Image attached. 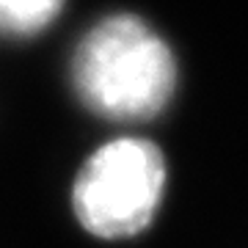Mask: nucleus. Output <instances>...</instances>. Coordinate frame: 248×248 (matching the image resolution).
I'll list each match as a JSON object with an SVG mask.
<instances>
[{
	"label": "nucleus",
	"instance_id": "nucleus-1",
	"mask_svg": "<svg viewBox=\"0 0 248 248\" xmlns=\"http://www.w3.org/2000/svg\"><path fill=\"white\" fill-rule=\"evenodd\" d=\"M72 83L94 113L141 122L171 99L177 63L169 45L143 19L116 14L97 22L78 45Z\"/></svg>",
	"mask_w": 248,
	"mask_h": 248
},
{
	"label": "nucleus",
	"instance_id": "nucleus-2",
	"mask_svg": "<svg viewBox=\"0 0 248 248\" xmlns=\"http://www.w3.org/2000/svg\"><path fill=\"white\" fill-rule=\"evenodd\" d=\"M166 187V163L152 141L119 138L91 155L72 190L80 226L97 237H133L146 229Z\"/></svg>",
	"mask_w": 248,
	"mask_h": 248
},
{
	"label": "nucleus",
	"instance_id": "nucleus-3",
	"mask_svg": "<svg viewBox=\"0 0 248 248\" xmlns=\"http://www.w3.org/2000/svg\"><path fill=\"white\" fill-rule=\"evenodd\" d=\"M63 0H0V33L31 36L58 17Z\"/></svg>",
	"mask_w": 248,
	"mask_h": 248
}]
</instances>
